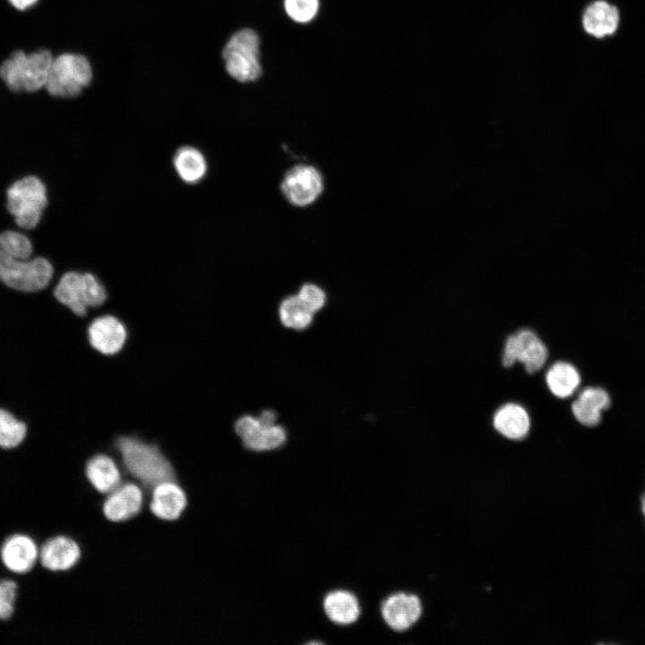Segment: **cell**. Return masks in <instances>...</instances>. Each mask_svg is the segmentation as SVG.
I'll return each mask as SVG.
<instances>
[{
	"mask_svg": "<svg viewBox=\"0 0 645 645\" xmlns=\"http://www.w3.org/2000/svg\"><path fill=\"white\" fill-rule=\"evenodd\" d=\"M284 7L288 15L297 22H308L317 13L318 0H284Z\"/></svg>",
	"mask_w": 645,
	"mask_h": 645,
	"instance_id": "cell-26",
	"label": "cell"
},
{
	"mask_svg": "<svg viewBox=\"0 0 645 645\" xmlns=\"http://www.w3.org/2000/svg\"><path fill=\"white\" fill-rule=\"evenodd\" d=\"M83 299L86 307L102 305L107 299V291L97 277L90 272L82 273Z\"/></svg>",
	"mask_w": 645,
	"mask_h": 645,
	"instance_id": "cell-27",
	"label": "cell"
},
{
	"mask_svg": "<svg viewBox=\"0 0 645 645\" xmlns=\"http://www.w3.org/2000/svg\"><path fill=\"white\" fill-rule=\"evenodd\" d=\"M546 383L555 396L564 399L573 394L578 389L580 383V375L572 364L558 361L547 370Z\"/></svg>",
	"mask_w": 645,
	"mask_h": 645,
	"instance_id": "cell-21",
	"label": "cell"
},
{
	"mask_svg": "<svg viewBox=\"0 0 645 645\" xmlns=\"http://www.w3.org/2000/svg\"><path fill=\"white\" fill-rule=\"evenodd\" d=\"M494 429L512 440H521L530 429V418L527 410L519 404L506 403L500 407L493 417Z\"/></svg>",
	"mask_w": 645,
	"mask_h": 645,
	"instance_id": "cell-17",
	"label": "cell"
},
{
	"mask_svg": "<svg viewBox=\"0 0 645 645\" xmlns=\"http://www.w3.org/2000/svg\"><path fill=\"white\" fill-rule=\"evenodd\" d=\"M53 62L51 53L16 51L0 66V77L14 91H36L46 85Z\"/></svg>",
	"mask_w": 645,
	"mask_h": 645,
	"instance_id": "cell-3",
	"label": "cell"
},
{
	"mask_svg": "<svg viewBox=\"0 0 645 645\" xmlns=\"http://www.w3.org/2000/svg\"><path fill=\"white\" fill-rule=\"evenodd\" d=\"M91 79V66L85 56L63 54L53 59L45 87L52 96L70 98L79 95Z\"/></svg>",
	"mask_w": 645,
	"mask_h": 645,
	"instance_id": "cell-4",
	"label": "cell"
},
{
	"mask_svg": "<svg viewBox=\"0 0 645 645\" xmlns=\"http://www.w3.org/2000/svg\"><path fill=\"white\" fill-rule=\"evenodd\" d=\"M17 589V584L13 580H0V620H8L13 616Z\"/></svg>",
	"mask_w": 645,
	"mask_h": 645,
	"instance_id": "cell-28",
	"label": "cell"
},
{
	"mask_svg": "<svg viewBox=\"0 0 645 645\" xmlns=\"http://www.w3.org/2000/svg\"><path fill=\"white\" fill-rule=\"evenodd\" d=\"M47 202L46 187L36 176L20 179L7 190V208L23 228L38 225Z\"/></svg>",
	"mask_w": 645,
	"mask_h": 645,
	"instance_id": "cell-6",
	"label": "cell"
},
{
	"mask_svg": "<svg viewBox=\"0 0 645 645\" xmlns=\"http://www.w3.org/2000/svg\"><path fill=\"white\" fill-rule=\"evenodd\" d=\"M187 504L185 493L176 480L164 481L152 488L151 512L164 520H177Z\"/></svg>",
	"mask_w": 645,
	"mask_h": 645,
	"instance_id": "cell-14",
	"label": "cell"
},
{
	"mask_svg": "<svg viewBox=\"0 0 645 645\" xmlns=\"http://www.w3.org/2000/svg\"><path fill=\"white\" fill-rule=\"evenodd\" d=\"M54 295L60 303L70 308L75 314L82 316L86 314L82 273L77 271L64 273L56 285Z\"/></svg>",
	"mask_w": 645,
	"mask_h": 645,
	"instance_id": "cell-22",
	"label": "cell"
},
{
	"mask_svg": "<svg viewBox=\"0 0 645 645\" xmlns=\"http://www.w3.org/2000/svg\"><path fill=\"white\" fill-rule=\"evenodd\" d=\"M641 510L645 517V494H643L641 498Z\"/></svg>",
	"mask_w": 645,
	"mask_h": 645,
	"instance_id": "cell-32",
	"label": "cell"
},
{
	"mask_svg": "<svg viewBox=\"0 0 645 645\" xmlns=\"http://www.w3.org/2000/svg\"><path fill=\"white\" fill-rule=\"evenodd\" d=\"M610 406V397L600 387L584 388L572 403V411L576 420L586 426L599 424L602 412Z\"/></svg>",
	"mask_w": 645,
	"mask_h": 645,
	"instance_id": "cell-15",
	"label": "cell"
},
{
	"mask_svg": "<svg viewBox=\"0 0 645 645\" xmlns=\"http://www.w3.org/2000/svg\"><path fill=\"white\" fill-rule=\"evenodd\" d=\"M90 345L104 355H114L126 340L125 325L115 316L107 314L96 318L88 328Z\"/></svg>",
	"mask_w": 645,
	"mask_h": 645,
	"instance_id": "cell-12",
	"label": "cell"
},
{
	"mask_svg": "<svg viewBox=\"0 0 645 645\" xmlns=\"http://www.w3.org/2000/svg\"><path fill=\"white\" fill-rule=\"evenodd\" d=\"M32 245L22 234H0V281L25 292L44 288L53 275V267L45 258L30 259Z\"/></svg>",
	"mask_w": 645,
	"mask_h": 645,
	"instance_id": "cell-1",
	"label": "cell"
},
{
	"mask_svg": "<svg viewBox=\"0 0 645 645\" xmlns=\"http://www.w3.org/2000/svg\"><path fill=\"white\" fill-rule=\"evenodd\" d=\"M116 446L127 472L143 486L153 488L158 484L176 480V473L159 449L132 436H120Z\"/></svg>",
	"mask_w": 645,
	"mask_h": 645,
	"instance_id": "cell-2",
	"label": "cell"
},
{
	"mask_svg": "<svg viewBox=\"0 0 645 645\" xmlns=\"http://www.w3.org/2000/svg\"><path fill=\"white\" fill-rule=\"evenodd\" d=\"M547 357V348L538 334L524 328L507 337L502 364L508 368L520 362L528 374H534L545 366Z\"/></svg>",
	"mask_w": 645,
	"mask_h": 645,
	"instance_id": "cell-7",
	"label": "cell"
},
{
	"mask_svg": "<svg viewBox=\"0 0 645 645\" xmlns=\"http://www.w3.org/2000/svg\"><path fill=\"white\" fill-rule=\"evenodd\" d=\"M280 189L292 205L305 207L314 202L322 193V176L314 166L297 165L287 171Z\"/></svg>",
	"mask_w": 645,
	"mask_h": 645,
	"instance_id": "cell-8",
	"label": "cell"
},
{
	"mask_svg": "<svg viewBox=\"0 0 645 645\" xmlns=\"http://www.w3.org/2000/svg\"><path fill=\"white\" fill-rule=\"evenodd\" d=\"M241 440L245 447L251 451L266 452L282 446L287 441V433L281 426L275 424L271 426H262L260 424Z\"/></svg>",
	"mask_w": 645,
	"mask_h": 645,
	"instance_id": "cell-23",
	"label": "cell"
},
{
	"mask_svg": "<svg viewBox=\"0 0 645 645\" xmlns=\"http://www.w3.org/2000/svg\"><path fill=\"white\" fill-rule=\"evenodd\" d=\"M87 479L101 494H109L121 483V473L116 462L108 455L91 457L85 468Z\"/></svg>",
	"mask_w": 645,
	"mask_h": 645,
	"instance_id": "cell-19",
	"label": "cell"
},
{
	"mask_svg": "<svg viewBox=\"0 0 645 645\" xmlns=\"http://www.w3.org/2000/svg\"><path fill=\"white\" fill-rule=\"evenodd\" d=\"M79 545L71 538L57 536L47 539L39 548L41 565L52 572L67 571L80 560Z\"/></svg>",
	"mask_w": 645,
	"mask_h": 645,
	"instance_id": "cell-13",
	"label": "cell"
},
{
	"mask_svg": "<svg viewBox=\"0 0 645 645\" xmlns=\"http://www.w3.org/2000/svg\"><path fill=\"white\" fill-rule=\"evenodd\" d=\"M26 435V426L9 412L0 409V447L12 449L18 446Z\"/></svg>",
	"mask_w": 645,
	"mask_h": 645,
	"instance_id": "cell-25",
	"label": "cell"
},
{
	"mask_svg": "<svg viewBox=\"0 0 645 645\" xmlns=\"http://www.w3.org/2000/svg\"><path fill=\"white\" fill-rule=\"evenodd\" d=\"M297 296L313 313L321 310L326 302V294L323 289L313 283L304 284L300 288Z\"/></svg>",
	"mask_w": 645,
	"mask_h": 645,
	"instance_id": "cell-29",
	"label": "cell"
},
{
	"mask_svg": "<svg viewBox=\"0 0 645 645\" xmlns=\"http://www.w3.org/2000/svg\"><path fill=\"white\" fill-rule=\"evenodd\" d=\"M257 418L262 426H271L275 425L277 415L272 409H264Z\"/></svg>",
	"mask_w": 645,
	"mask_h": 645,
	"instance_id": "cell-30",
	"label": "cell"
},
{
	"mask_svg": "<svg viewBox=\"0 0 645 645\" xmlns=\"http://www.w3.org/2000/svg\"><path fill=\"white\" fill-rule=\"evenodd\" d=\"M143 494L133 483L118 486L110 492L103 503L105 517L113 522H121L136 516L142 510Z\"/></svg>",
	"mask_w": 645,
	"mask_h": 645,
	"instance_id": "cell-11",
	"label": "cell"
},
{
	"mask_svg": "<svg viewBox=\"0 0 645 645\" xmlns=\"http://www.w3.org/2000/svg\"><path fill=\"white\" fill-rule=\"evenodd\" d=\"M323 610L334 624L347 625L355 623L360 615L357 598L348 590L336 589L323 598Z\"/></svg>",
	"mask_w": 645,
	"mask_h": 645,
	"instance_id": "cell-18",
	"label": "cell"
},
{
	"mask_svg": "<svg viewBox=\"0 0 645 645\" xmlns=\"http://www.w3.org/2000/svg\"><path fill=\"white\" fill-rule=\"evenodd\" d=\"M173 165L180 179L189 185H194L202 180L208 170V163L204 155L192 146L179 148L173 157Z\"/></svg>",
	"mask_w": 645,
	"mask_h": 645,
	"instance_id": "cell-20",
	"label": "cell"
},
{
	"mask_svg": "<svg viewBox=\"0 0 645 645\" xmlns=\"http://www.w3.org/2000/svg\"><path fill=\"white\" fill-rule=\"evenodd\" d=\"M11 4L19 10H24L33 5L37 0H9Z\"/></svg>",
	"mask_w": 645,
	"mask_h": 645,
	"instance_id": "cell-31",
	"label": "cell"
},
{
	"mask_svg": "<svg viewBox=\"0 0 645 645\" xmlns=\"http://www.w3.org/2000/svg\"><path fill=\"white\" fill-rule=\"evenodd\" d=\"M226 70L241 82L257 80L262 68L259 62V37L251 29L236 32L223 50Z\"/></svg>",
	"mask_w": 645,
	"mask_h": 645,
	"instance_id": "cell-5",
	"label": "cell"
},
{
	"mask_svg": "<svg viewBox=\"0 0 645 645\" xmlns=\"http://www.w3.org/2000/svg\"><path fill=\"white\" fill-rule=\"evenodd\" d=\"M619 13L615 6L604 0L589 4L582 14L584 30L598 39L613 35L618 27Z\"/></svg>",
	"mask_w": 645,
	"mask_h": 645,
	"instance_id": "cell-16",
	"label": "cell"
},
{
	"mask_svg": "<svg viewBox=\"0 0 645 645\" xmlns=\"http://www.w3.org/2000/svg\"><path fill=\"white\" fill-rule=\"evenodd\" d=\"M39 556V548L36 542L24 534L9 536L0 547L3 564L13 573L29 572L35 566Z\"/></svg>",
	"mask_w": 645,
	"mask_h": 645,
	"instance_id": "cell-10",
	"label": "cell"
},
{
	"mask_svg": "<svg viewBox=\"0 0 645 645\" xmlns=\"http://www.w3.org/2000/svg\"><path fill=\"white\" fill-rule=\"evenodd\" d=\"M422 603L413 594L400 592L389 596L381 606V614L387 625L403 632L414 625L422 615Z\"/></svg>",
	"mask_w": 645,
	"mask_h": 645,
	"instance_id": "cell-9",
	"label": "cell"
},
{
	"mask_svg": "<svg viewBox=\"0 0 645 645\" xmlns=\"http://www.w3.org/2000/svg\"><path fill=\"white\" fill-rule=\"evenodd\" d=\"M281 323L296 331H303L310 326L314 319L311 312L297 295L285 297L279 307Z\"/></svg>",
	"mask_w": 645,
	"mask_h": 645,
	"instance_id": "cell-24",
	"label": "cell"
}]
</instances>
